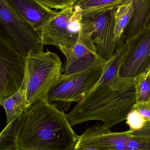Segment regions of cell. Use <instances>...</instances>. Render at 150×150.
Here are the masks:
<instances>
[{
    "instance_id": "cell-1",
    "label": "cell",
    "mask_w": 150,
    "mask_h": 150,
    "mask_svg": "<svg viewBox=\"0 0 150 150\" xmlns=\"http://www.w3.org/2000/svg\"><path fill=\"white\" fill-rule=\"evenodd\" d=\"M78 137L65 112L39 99L25 111L18 143L21 150H70Z\"/></svg>"
},
{
    "instance_id": "cell-2",
    "label": "cell",
    "mask_w": 150,
    "mask_h": 150,
    "mask_svg": "<svg viewBox=\"0 0 150 150\" xmlns=\"http://www.w3.org/2000/svg\"><path fill=\"white\" fill-rule=\"evenodd\" d=\"M134 80L121 76L92 91L67 114L71 126L99 120L110 129L126 120L136 103Z\"/></svg>"
},
{
    "instance_id": "cell-3",
    "label": "cell",
    "mask_w": 150,
    "mask_h": 150,
    "mask_svg": "<svg viewBox=\"0 0 150 150\" xmlns=\"http://www.w3.org/2000/svg\"><path fill=\"white\" fill-rule=\"evenodd\" d=\"M62 62L55 53L30 52L25 57L23 86L28 106L39 99L47 100L49 91L62 72Z\"/></svg>"
},
{
    "instance_id": "cell-4",
    "label": "cell",
    "mask_w": 150,
    "mask_h": 150,
    "mask_svg": "<svg viewBox=\"0 0 150 150\" xmlns=\"http://www.w3.org/2000/svg\"><path fill=\"white\" fill-rule=\"evenodd\" d=\"M0 38L25 57L44 51L38 33L17 13L8 0H0Z\"/></svg>"
},
{
    "instance_id": "cell-5",
    "label": "cell",
    "mask_w": 150,
    "mask_h": 150,
    "mask_svg": "<svg viewBox=\"0 0 150 150\" xmlns=\"http://www.w3.org/2000/svg\"><path fill=\"white\" fill-rule=\"evenodd\" d=\"M106 63L73 74L62 75L49 91L47 100L58 103L56 105L60 109L67 112L72 102L81 101L94 89Z\"/></svg>"
},
{
    "instance_id": "cell-6",
    "label": "cell",
    "mask_w": 150,
    "mask_h": 150,
    "mask_svg": "<svg viewBox=\"0 0 150 150\" xmlns=\"http://www.w3.org/2000/svg\"><path fill=\"white\" fill-rule=\"evenodd\" d=\"M74 147L100 150H150V137L135 135L130 130L112 132L102 125H93L78 136Z\"/></svg>"
},
{
    "instance_id": "cell-7",
    "label": "cell",
    "mask_w": 150,
    "mask_h": 150,
    "mask_svg": "<svg viewBox=\"0 0 150 150\" xmlns=\"http://www.w3.org/2000/svg\"><path fill=\"white\" fill-rule=\"evenodd\" d=\"M82 10L76 5L59 11L38 31L43 45L69 47L78 40Z\"/></svg>"
},
{
    "instance_id": "cell-8",
    "label": "cell",
    "mask_w": 150,
    "mask_h": 150,
    "mask_svg": "<svg viewBox=\"0 0 150 150\" xmlns=\"http://www.w3.org/2000/svg\"><path fill=\"white\" fill-rule=\"evenodd\" d=\"M118 6L82 11L81 28L91 33L97 54L105 62L117 49L114 32L115 14Z\"/></svg>"
},
{
    "instance_id": "cell-9",
    "label": "cell",
    "mask_w": 150,
    "mask_h": 150,
    "mask_svg": "<svg viewBox=\"0 0 150 150\" xmlns=\"http://www.w3.org/2000/svg\"><path fill=\"white\" fill-rule=\"evenodd\" d=\"M25 57L0 38V102L23 86Z\"/></svg>"
},
{
    "instance_id": "cell-10",
    "label": "cell",
    "mask_w": 150,
    "mask_h": 150,
    "mask_svg": "<svg viewBox=\"0 0 150 150\" xmlns=\"http://www.w3.org/2000/svg\"><path fill=\"white\" fill-rule=\"evenodd\" d=\"M59 48L67 58L64 75L85 71L106 62L97 54L91 33L81 28L75 45L71 47Z\"/></svg>"
},
{
    "instance_id": "cell-11",
    "label": "cell",
    "mask_w": 150,
    "mask_h": 150,
    "mask_svg": "<svg viewBox=\"0 0 150 150\" xmlns=\"http://www.w3.org/2000/svg\"><path fill=\"white\" fill-rule=\"evenodd\" d=\"M127 43L128 47L120 74L123 77L134 78L146 73L150 66V31L137 40Z\"/></svg>"
},
{
    "instance_id": "cell-12",
    "label": "cell",
    "mask_w": 150,
    "mask_h": 150,
    "mask_svg": "<svg viewBox=\"0 0 150 150\" xmlns=\"http://www.w3.org/2000/svg\"><path fill=\"white\" fill-rule=\"evenodd\" d=\"M19 16L38 32L49 20L57 16L56 11L38 0H8Z\"/></svg>"
},
{
    "instance_id": "cell-13",
    "label": "cell",
    "mask_w": 150,
    "mask_h": 150,
    "mask_svg": "<svg viewBox=\"0 0 150 150\" xmlns=\"http://www.w3.org/2000/svg\"><path fill=\"white\" fill-rule=\"evenodd\" d=\"M134 15L124 31L123 39L127 42L143 29L150 15V0H133Z\"/></svg>"
},
{
    "instance_id": "cell-14",
    "label": "cell",
    "mask_w": 150,
    "mask_h": 150,
    "mask_svg": "<svg viewBox=\"0 0 150 150\" xmlns=\"http://www.w3.org/2000/svg\"><path fill=\"white\" fill-rule=\"evenodd\" d=\"M134 4L133 0H128L125 3L117 7L115 14V42L117 48L123 42L124 31L131 21L134 15Z\"/></svg>"
},
{
    "instance_id": "cell-15",
    "label": "cell",
    "mask_w": 150,
    "mask_h": 150,
    "mask_svg": "<svg viewBox=\"0 0 150 150\" xmlns=\"http://www.w3.org/2000/svg\"><path fill=\"white\" fill-rule=\"evenodd\" d=\"M128 47L127 43L123 42L116 49L110 59L106 62L102 76L92 91L121 76L120 74V69L127 53Z\"/></svg>"
},
{
    "instance_id": "cell-16",
    "label": "cell",
    "mask_w": 150,
    "mask_h": 150,
    "mask_svg": "<svg viewBox=\"0 0 150 150\" xmlns=\"http://www.w3.org/2000/svg\"><path fill=\"white\" fill-rule=\"evenodd\" d=\"M5 109L7 116V124L21 115L29 107L25 98V91L23 86L17 92L0 102Z\"/></svg>"
},
{
    "instance_id": "cell-17",
    "label": "cell",
    "mask_w": 150,
    "mask_h": 150,
    "mask_svg": "<svg viewBox=\"0 0 150 150\" xmlns=\"http://www.w3.org/2000/svg\"><path fill=\"white\" fill-rule=\"evenodd\" d=\"M25 112L6 126L0 133V150H21L18 137L24 120Z\"/></svg>"
},
{
    "instance_id": "cell-18",
    "label": "cell",
    "mask_w": 150,
    "mask_h": 150,
    "mask_svg": "<svg viewBox=\"0 0 150 150\" xmlns=\"http://www.w3.org/2000/svg\"><path fill=\"white\" fill-rule=\"evenodd\" d=\"M136 103L150 101V74L143 73L134 78Z\"/></svg>"
},
{
    "instance_id": "cell-19",
    "label": "cell",
    "mask_w": 150,
    "mask_h": 150,
    "mask_svg": "<svg viewBox=\"0 0 150 150\" xmlns=\"http://www.w3.org/2000/svg\"><path fill=\"white\" fill-rule=\"evenodd\" d=\"M128 0H79L75 5L83 11L94 10L116 7L121 5Z\"/></svg>"
},
{
    "instance_id": "cell-20",
    "label": "cell",
    "mask_w": 150,
    "mask_h": 150,
    "mask_svg": "<svg viewBox=\"0 0 150 150\" xmlns=\"http://www.w3.org/2000/svg\"><path fill=\"white\" fill-rule=\"evenodd\" d=\"M126 123L131 131H138L144 127L146 121L137 110L132 109L126 118Z\"/></svg>"
},
{
    "instance_id": "cell-21",
    "label": "cell",
    "mask_w": 150,
    "mask_h": 150,
    "mask_svg": "<svg viewBox=\"0 0 150 150\" xmlns=\"http://www.w3.org/2000/svg\"><path fill=\"white\" fill-rule=\"evenodd\" d=\"M43 4L52 9H64L74 5L79 0H38Z\"/></svg>"
},
{
    "instance_id": "cell-22",
    "label": "cell",
    "mask_w": 150,
    "mask_h": 150,
    "mask_svg": "<svg viewBox=\"0 0 150 150\" xmlns=\"http://www.w3.org/2000/svg\"><path fill=\"white\" fill-rule=\"evenodd\" d=\"M132 109L138 111L146 121H150V101L136 103Z\"/></svg>"
},
{
    "instance_id": "cell-23",
    "label": "cell",
    "mask_w": 150,
    "mask_h": 150,
    "mask_svg": "<svg viewBox=\"0 0 150 150\" xmlns=\"http://www.w3.org/2000/svg\"><path fill=\"white\" fill-rule=\"evenodd\" d=\"M150 31V15L149 18L147 19L144 25V27L142 31L138 33L137 35H136L134 38H131L129 41H133L137 40L141 38L142 37H144L145 35L149 33ZM128 41V42H129Z\"/></svg>"
},
{
    "instance_id": "cell-24",
    "label": "cell",
    "mask_w": 150,
    "mask_h": 150,
    "mask_svg": "<svg viewBox=\"0 0 150 150\" xmlns=\"http://www.w3.org/2000/svg\"><path fill=\"white\" fill-rule=\"evenodd\" d=\"M131 133L135 135L150 137V121H146L144 127L141 130L138 131H131Z\"/></svg>"
},
{
    "instance_id": "cell-25",
    "label": "cell",
    "mask_w": 150,
    "mask_h": 150,
    "mask_svg": "<svg viewBox=\"0 0 150 150\" xmlns=\"http://www.w3.org/2000/svg\"><path fill=\"white\" fill-rule=\"evenodd\" d=\"M70 150H100L96 149H91V148H75L74 147L73 149Z\"/></svg>"
},
{
    "instance_id": "cell-26",
    "label": "cell",
    "mask_w": 150,
    "mask_h": 150,
    "mask_svg": "<svg viewBox=\"0 0 150 150\" xmlns=\"http://www.w3.org/2000/svg\"><path fill=\"white\" fill-rule=\"evenodd\" d=\"M147 73V74H150V66L149 69H148V71H147V72H146V73Z\"/></svg>"
}]
</instances>
